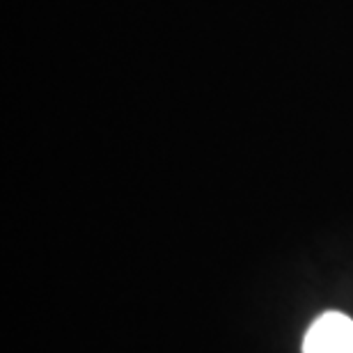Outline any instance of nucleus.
Listing matches in <instances>:
<instances>
[{"mask_svg":"<svg viewBox=\"0 0 353 353\" xmlns=\"http://www.w3.org/2000/svg\"><path fill=\"white\" fill-rule=\"evenodd\" d=\"M303 353H353V321L342 312H323L303 340Z\"/></svg>","mask_w":353,"mask_h":353,"instance_id":"nucleus-1","label":"nucleus"}]
</instances>
